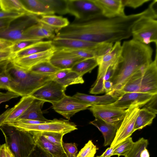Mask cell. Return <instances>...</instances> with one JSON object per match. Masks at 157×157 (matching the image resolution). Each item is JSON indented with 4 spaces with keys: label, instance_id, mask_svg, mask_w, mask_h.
<instances>
[{
    "label": "cell",
    "instance_id": "6f0895ef",
    "mask_svg": "<svg viewBox=\"0 0 157 157\" xmlns=\"http://www.w3.org/2000/svg\"><path fill=\"white\" fill-rule=\"evenodd\" d=\"M14 19V18H13ZM13 18H6L0 19V29L8 26Z\"/></svg>",
    "mask_w": 157,
    "mask_h": 157
},
{
    "label": "cell",
    "instance_id": "ab89813d",
    "mask_svg": "<svg viewBox=\"0 0 157 157\" xmlns=\"http://www.w3.org/2000/svg\"><path fill=\"white\" fill-rule=\"evenodd\" d=\"M47 140L55 144L63 147V138L64 134L54 132H40Z\"/></svg>",
    "mask_w": 157,
    "mask_h": 157
},
{
    "label": "cell",
    "instance_id": "1f68e13d",
    "mask_svg": "<svg viewBox=\"0 0 157 157\" xmlns=\"http://www.w3.org/2000/svg\"><path fill=\"white\" fill-rule=\"evenodd\" d=\"M54 14L64 15L68 13L67 0H42Z\"/></svg>",
    "mask_w": 157,
    "mask_h": 157
},
{
    "label": "cell",
    "instance_id": "681fc988",
    "mask_svg": "<svg viewBox=\"0 0 157 157\" xmlns=\"http://www.w3.org/2000/svg\"><path fill=\"white\" fill-rule=\"evenodd\" d=\"M71 69L60 70L53 75L52 79L57 80L64 77L70 71Z\"/></svg>",
    "mask_w": 157,
    "mask_h": 157
},
{
    "label": "cell",
    "instance_id": "8992f818",
    "mask_svg": "<svg viewBox=\"0 0 157 157\" xmlns=\"http://www.w3.org/2000/svg\"><path fill=\"white\" fill-rule=\"evenodd\" d=\"M155 6L151 11L138 20L131 29L132 39L149 45L154 43L157 46V13Z\"/></svg>",
    "mask_w": 157,
    "mask_h": 157
},
{
    "label": "cell",
    "instance_id": "5bb4252c",
    "mask_svg": "<svg viewBox=\"0 0 157 157\" xmlns=\"http://www.w3.org/2000/svg\"><path fill=\"white\" fill-rule=\"evenodd\" d=\"M66 88L56 81L51 79L31 95L35 98L52 104L58 101L66 95Z\"/></svg>",
    "mask_w": 157,
    "mask_h": 157
},
{
    "label": "cell",
    "instance_id": "11a10c76",
    "mask_svg": "<svg viewBox=\"0 0 157 157\" xmlns=\"http://www.w3.org/2000/svg\"><path fill=\"white\" fill-rule=\"evenodd\" d=\"M116 147V145L108 148L100 155L101 157H111L113 156V151Z\"/></svg>",
    "mask_w": 157,
    "mask_h": 157
},
{
    "label": "cell",
    "instance_id": "4dcf8cb0",
    "mask_svg": "<svg viewBox=\"0 0 157 157\" xmlns=\"http://www.w3.org/2000/svg\"><path fill=\"white\" fill-rule=\"evenodd\" d=\"M0 9L7 12L28 13L21 0H0Z\"/></svg>",
    "mask_w": 157,
    "mask_h": 157
},
{
    "label": "cell",
    "instance_id": "7c38bea8",
    "mask_svg": "<svg viewBox=\"0 0 157 157\" xmlns=\"http://www.w3.org/2000/svg\"><path fill=\"white\" fill-rule=\"evenodd\" d=\"M89 109L95 117L99 118L114 126L117 130L119 127L126 114V109L123 110L110 104L94 105Z\"/></svg>",
    "mask_w": 157,
    "mask_h": 157
},
{
    "label": "cell",
    "instance_id": "bcb514c9",
    "mask_svg": "<svg viewBox=\"0 0 157 157\" xmlns=\"http://www.w3.org/2000/svg\"><path fill=\"white\" fill-rule=\"evenodd\" d=\"M25 13L15 12H7L0 9V19L15 18Z\"/></svg>",
    "mask_w": 157,
    "mask_h": 157
},
{
    "label": "cell",
    "instance_id": "91938a15",
    "mask_svg": "<svg viewBox=\"0 0 157 157\" xmlns=\"http://www.w3.org/2000/svg\"><path fill=\"white\" fill-rule=\"evenodd\" d=\"M0 157H6L5 151V144L0 145Z\"/></svg>",
    "mask_w": 157,
    "mask_h": 157
},
{
    "label": "cell",
    "instance_id": "cb8c5ba5",
    "mask_svg": "<svg viewBox=\"0 0 157 157\" xmlns=\"http://www.w3.org/2000/svg\"><path fill=\"white\" fill-rule=\"evenodd\" d=\"M44 102L43 101L35 98L25 112L17 119H29L45 122L51 121L52 120L46 119L43 115L41 109Z\"/></svg>",
    "mask_w": 157,
    "mask_h": 157
},
{
    "label": "cell",
    "instance_id": "e575fe53",
    "mask_svg": "<svg viewBox=\"0 0 157 157\" xmlns=\"http://www.w3.org/2000/svg\"><path fill=\"white\" fill-rule=\"evenodd\" d=\"M134 142L130 136L116 145L113 155H121L124 157L127 155L132 148Z\"/></svg>",
    "mask_w": 157,
    "mask_h": 157
},
{
    "label": "cell",
    "instance_id": "db71d44e",
    "mask_svg": "<svg viewBox=\"0 0 157 157\" xmlns=\"http://www.w3.org/2000/svg\"><path fill=\"white\" fill-rule=\"evenodd\" d=\"M12 109L13 107L9 108L0 115V127L3 124L6 118L12 111Z\"/></svg>",
    "mask_w": 157,
    "mask_h": 157
},
{
    "label": "cell",
    "instance_id": "f35d334b",
    "mask_svg": "<svg viewBox=\"0 0 157 157\" xmlns=\"http://www.w3.org/2000/svg\"><path fill=\"white\" fill-rule=\"evenodd\" d=\"M98 149L90 140L80 150L76 157H94Z\"/></svg>",
    "mask_w": 157,
    "mask_h": 157
},
{
    "label": "cell",
    "instance_id": "6da1fadb",
    "mask_svg": "<svg viewBox=\"0 0 157 157\" xmlns=\"http://www.w3.org/2000/svg\"><path fill=\"white\" fill-rule=\"evenodd\" d=\"M150 11L148 7L141 12L122 17L109 18L102 16L85 21H74L58 30L55 38L113 44L131 36V29L133 25Z\"/></svg>",
    "mask_w": 157,
    "mask_h": 157
},
{
    "label": "cell",
    "instance_id": "c3c4849f",
    "mask_svg": "<svg viewBox=\"0 0 157 157\" xmlns=\"http://www.w3.org/2000/svg\"><path fill=\"white\" fill-rule=\"evenodd\" d=\"M13 56L10 48L0 50V60L11 59Z\"/></svg>",
    "mask_w": 157,
    "mask_h": 157
},
{
    "label": "cell",
    "instance_id": "277c9868",
    "mask_svg": "<svg viewBox=\"0 0 157 157\" xmlns=\"http://www.w3.org/2000/svg\"><path fill=\"white\" fill-rule=\"evenodd\" d=\"M155 59L145 70H140L134 75L122 89L113 96L119 98L127 92H138L157 94V49Z\"/></svg>",
    "mask_w": 157,
    "mask_h": 157
},
{
    "label": "cell",
    "instance_id": "816d5d0a",
    "mask_svg": "<svg viewBox=\"0 0 157 157\" xmlns=\"http://www.w3.org/2000/svg\"><path fill=\"white\" fill-rule=\"evenodd\" d=\"M11 59L0 60V74L6 71Z\"/></svg>",
    "mask_w": 157,
    "mask_h": 157
},
{
    "label": "cell",
    "instance_id": "2e32d148",
    "mask_svg": "<svg viewBox=\"0 0 157 157\" xmlns=\"http://www.w3.org/2000/svg\"><path fill=\"white\" fill-rule=\"evenodd\" d=\"M155 95L145 93L125 92L115 102L110 105L123 110H126L134 105H138L141 107L145 105Z\"/></svg>",
    "mask_w": 157,
    "mask_h": 157
},
{
    "label": "cell",
    "instance_id": "7a4b0ae2",
    "mask_svg": "<svg viewBox=\"0 0 157 157\" xmlns=\"http://www.w3.org/2000/svg\"><path fill=\"white\" fill-rule=\"evenodd\" d=\"M122 45L121 59L117 64L110 80L113 95L121 90L136 73L146 69L153 61V50L149 45L132 39L124 41Z\"/></svg>",
    "mask_w": 157,
    "mask_h": 157
},
{
    "label": "cell",
    "instance_id": "603a6c76",
    "mask_svg": "<svg viewBox=\"0 0 157 157\" xmlns=\"http://www.w3.org/2000/svg\"><path fill=\"white\" fill-rule=\"evenodd\" d=\"M35 98L31 95L22 97L19 101L13 107L12 111L6 118L3 124L13 122L19 118L27 110Z\"/></svg>",
    "mask_w": 157,
    "mask_h": 157
},
{
    "label": "cell",
    "instance_id": "f5cc1de1",
    "mask_svg": "<svg viewBox=\"0 0 157 157\" xmlns=\"http://www.w3.org/2000/svg\"><path fill=\"white\" fill-rule=\"evenodd\" d=\"M113 84L110 80L104 81L103 82V91L106 94H108L110 92L112 89Z\"/></svg>",
    "mask_w": 157,
    "mask_h": 157
},
{
    "label": "cell",
    "instance_id": "ffe728a7",
    "mask_svg": "<svg viewBox=\"0 0 157 157\" xmlns=\"http://www.w3.org/2000/svg\"><path fill=\"white\" fill-rule=\"evenodd\" d=\"M57 30L40 22L32 26L26 31V36L30 39L43 40L54 38Z\"/></svg>",
    "mask_w": 157,
    "mask_h": 157
},
{
    "label": "cell",
    "instance_id": "d6a6232c",
    "mask_svg": "<svg viewBox=\"0 0 157 157\" xmlns=\"http://www.w3.org/2000/svg\"><path fill=\"white\" fill-rule=\"evenodd\" d=\"M30 70L37 74L52 75L60 69L55 67L48 61L42 62L35 65Z\"/></svg>",
    "mask_w": 157,
    "mask_h": 157
},
{
    "label": "cell",
    "instance_id": "e0dca14e",
    "mask_svg": "<svg viewBox=\"0 0 157 157\" xmlns=\"http://www.w3.org/2000/svg\"><path fill=\"white\" fill-rule=\"evenodd\" d=\"M55 51V49L53 47L42 52L20 58L11 59V62L18 67L30 70L33 67L40 63L49 61Z\"/></svg>",
    "mask_w": 157,
    "mask_h": 157
},
{
    "label": "cell",
    "instance_id": "6125c7cd",
    "mask_svg": "<svg viewBox=\"0 0 157 157\" xmlns=\"http://www.w3.org/2000/svg\"><path fill=\"white\" fill-rule=\"evenodd\" d=\"M95 157H101L100 156H97Z\"/></svg>",
    "mask_w": 157,
    "mask_h": 157
},
{
    "label": "cell",
    "instance_id": "d4e9b609",
    "mask_svg": "<svg viewBox=\"0 0 157 157\" xmlns=\"http://www.w3.org/2000/svg\"><path fill=\"white\" fill-rule=\"evenodd\" d=\"M73 96L91 105H109L114 103L118 99L108 94L102 96H96L77 92Z\"/></svg>",
    "mask_w": 157,
    "mask_h": 157
},
{
    "label": "cell",
    "instance_id": "8fae6325",
    "mask_svg": "<svg viewBox=\"0 0 157 157\" xmlns=\"http://www.w3.org/2000/svg\"><path fill=\"white\" fill-rule=\"evenodd\" d=\"M68 13L75 17L74 21L82 22L103 16L93 0H67Z\"/></svg>",
    "mask_w": 157,
    "mask_h": 157
},
{
    "label": "cell",
    "instance_id": "836d02e7",
    "mask_svg": "<svg viewBox=\"0 0 157 157\" xmlns=\"http://www.w3.org/2000/svg\"><path fill=\"white\" fill-rule=\"evenodd\" d=\"M55 50H59L74 57L84 59L91 58H97L98 57L96 52L88 50L68 48H60Z\"/></svg>",
    "mask_w": 157,
    "mask_h": 157
},
{
    "label": "cell",
    "instance_id": "ee69618b",
    "mask_svg": "<svg viewBox=\"0 0 157 157\" xmlns=\"http://www.w3.org/2000/svg\"><path fill=\"white\" fill-rule=\"evenodd\" d=\"M29 157H54L44 151L38 146L35 147Z\"/></svg>",
    "mask_w": 157,
    "mask_h": 157
},
{
    "label": "cell",
    "instance_id": "94428289",
    "mask_svg": "<svg viewBox=\"0 0 157 157\" xmlns=\"http://www.w3.org/2000/svg\"><path fill=\"white\" fill-rule=\"evenodd\" d=\"M140 157H150L149 152L147 148H145L141 152Z\"/></svg>",
    "mask_w": 157,
    "mask_h": 157
},
{
    "label": "cell",
    "instance_id": "e7e4bbea",
    "mask_svg": "<svg viewBox=\"0 0 157 157\" xmlns=\"http://www.w3.org/2000/svg\"></svg>",
    "mask_w": 157,
    "mask_h": 157
},
{
    "label": "cell",
    "instance_id": "d6986e66",
    "mask_svg": "<svg viewBox=\"0 0 157 157\" xmlns=\"http://www.w3.org/2000/svg\"><path fill=\"white\" fill-rule=\"evenodd\" d=\"M32 135L36 145L54 157H68L63 147L52 143L46 139L39 132H29Z\"/></svg>",
    "mask_w": 157,
    "mask_h": 157
},
{
    "label": "cell",
    "instance_id": "3957f363",
    "mask_svg": "<svg viewBox=\"0 0 157 157\" xmlns=\"http://www.w3.org/2000/svg\"><path fill=\"white\" fill-rule=\"evenodd\" d=\"M6 71L10 78V87L8 91L13 92L21 97L31 95L52 79L53 75H45L35 73L30 70L15 65L11 61Z\"/></svg>",
    "mask_w": 157,
    "mask_h": 157
},
{
    "label": "cell",
    "instance_id": "8d00e7d4",
    "mask_svg": "<svg viewBox=\"0 0 157 157\" xmlns=\"http://www.w3.org/2000/svg\"><path fill=\"white\" fill-rule=\"evenodd\" d=\"M148 141L147 139L141 138L134 142L133 146L126 156L124 157H140L142 151L147 148Z\"/></svg>",
    "mask_w": 157,
    "mask_h": 157
},
{
    "label": "cell",
    "instance_id": "4316f807",
    "mask_svg": "<svg viewBox=\"0 0 157 157\" xmlns=\"http://www.w3.org/2000/svg\"><path fill=\"white\" fill-rule=\"evenodd\" d=\"M52 48V40L48 41L41 40L14 54L11 59L20 58L42 52Z\"/></svg>",
    "mask_w": 157,
    "mask_h": 157
},
{
    "label": "cell",
    "instance_id": "30bf717a",
    "mask_svg": "<svg viewBox=\"0 0 157 157\" xmlns=\"http://www.w3.org/2000/svg\"><path fill=\"white\" fill-rule=\"evenodd\" d=\"M52 41L55 49L68 48L86 50L96 52L98 57L109 51L113 44L97 43L75 39L54 38Z\"/></svg>",
    "mask_w": 157,
    "mask_h": 157
},
{
    "label": "cell",
    "instance_id": "83f0119b",
    "mask_svg": "<svg viewBox=\"0 0 157 157\" xmlns=\"http://www.w3.org/2000/svg\"><path fill=\"white\" fill-rule=\"evenodd\" d=\"M156 116V114L146 107L140 109L135 123V130H141L151 124Z\"/></svg>",
    "mask_w": 157,
    "mask_h": 157
},
{
    "label": "cell",
    "instance_id": "f546056e",
    "mask_svg": "<svg viewBox=\"0 0 157 157\" xmlns=\"http://www.w3.org/2000/svg\"><path fill=\"white\" fill-rule=\"evenodd\" d=\"M96 58H91L84 59L75 64L71 70L82 76L87 73L91 72L98 66Z\"/></svg>",
    "mask_w": 157,
    "mask_h": 157
},
{
    "label": "cell",
    "instance_id": "7dc6e473",
    "mask_svg": "<svg viewBox=\"0 0 157 157\" xmlns=\"http://www.w3.org/2000/svg\"><path fill=\"white\" fill-rule=\"evenodd\" d=\"M157 95L154 96L153 98L145 105L146 107H145L156 114L157 111L156 109Z\"/></svg>",
    "mask_w": 157,
    "mask_h": 157
},
{
    "label": "cell",
    "instance_id": "ac0fdd59",
    "mask_svg": "<svg viewBox=\"0 0 157 157\" xmlns=\"http://www.w3.org/2000/svg\"><path fill=\"white\" fill-rule=\"evenodd\" d=\"M101 10L103 17L114 18L126 15L122 0H93Z\"/></svg>",
    "mask_w": 157,
    "mask_h": 157
},
{
    "label": "cell",
    "instance_id": "680465c9",
    "mask_svg": "<svg viewBox=\"0 0 157 157\" xmlns=\"http://www.w3.org/2000/svg\"><path fill=\"white\" fill-rule=\"evenodd\" d=\"M5 151L6 157H15L6 143L5 144Z\"/></svg>",
    "mask_w": 157,
    "mask_h": 157
},
{
    "label": "cell",
    "instance_id": "60d3db41",
    "mask_svg": "<svg viewBox=\"0 0 157 157\" xmlns=\"http://www.w3.org/2000/svg\"><path fill=\"white\" fill-rule=\"evenodd\" d=\"M63 149L68 157H76L77 154L78 149L76 144L75 143H63Z\"/></svg>",
    "mask_w": 157,
    "mask_h": 157
},
{
    "label": "cell",
    "instance_id": "f1b7e54d",
    "mask_svg": "<svg viewBox=\"0 0 157 157\" xmlns=\"http://www.w3.org/2000/svg\"><path fill=\"white\" fill-rule=\"evenodd\" d=\"M39 21L57 29V31L67 27L70 24L67 18L54 14L41 16Z\"/></svg>",
    "mask_w": 157,
    "mask_h": 157
},
{
    "label": "cell",
    "instance_id": "d590c367",
    "mask_svg": "<svg viewBox=\"0 0 157 157\" xmlns=\"http://www.w3.org/2000/svg\"><path fill=\"white\" fill-rule=\"evenodd\" d=\"M56 81L66 88L71 85L82 84L84 82L82 76L71 70L64 77Z\"/></svg>",
    "mask_w": 157,
    "mask_h": 157
},
{
    "label": "cell",
    "instance_id": "9a60e30c",
    "mask_svg": "<svg viewBox=\"0 0 157 157\" xmlns=\"http://www.w3.org/2000/svg\"><path fill=\"white\" fill-rule=\"evenodd\" d=\"M52 104V108L56 112L69 120L76 113L91 106L73 96L66 95L60 101Z\"/></svg>",
    "mask_w": 157,
    "mask_h": 157
},
{
    "label": "cell",
    "instance_id": "be15d7a7",
    "mask_svg": "<svg viewBox=\"0 0 157 157\" xmlns=\"http://www.w3.org/2000/svg\"><path fill=\"white\" fill-rule=\"evenodd\" d=\"M119 156H118V157H119Z\"/></svg>",
    "mask_w": 157,
    "mask_h": 157
},
{
    "label": "cell",
    "instance_id": "f907efd6",
    "mask_svg": "<svg viewBox=\"0 0 157 157\" xmlns=\"http://www.w3.org/2000/svg\"><path fill=\"white\" fill-rule=\"evenodd\" d=\"M117 64L114 66H110L108 69L103 79L104 81H108L112 78Z\"/></svg>",
    "mask_w": 157,
    "mask_h": 157
},
{
    "label": "cell",
    "instance_id": "44dd1931",
    "mask_svg": "<svg viewBox=\"0 0 157 157\" xmlns=\"http://www.w3.org/2000/svg\"><path fill=\"white\" fill-rule=\"evenodd\" d=\"M83 59H84L74 57L55 49L49 61L53 65L60 70L71 69L75 64Z\"/></svg>",
    "mask_w": 157,
    "mask_h": 157
},
{
    "label": "cell",
    "instance_id": "f6af8a7d",
    "mask_svg": "<svg viewBox=\"0 0 157 157\" xmlns=\"http://www.w3.org/2000/svg\"><path fill=\"white\" fill-rule=\"evenodd\" d=\"M19 96L17 94L8 91L6 93L0 92V104L2 103L8 101L12 99L17 98Z\"/></svg>",
    "mask_w": 157,
    "mask_h": 157
},
{
    "label": "cell",
    "instance_id": "484cf974",
    "mask_svg": "<svg viewBox=\"0 0 157 157\" xmlns=\"http://www.w3.org/2000/svg\"><path fill=\"white\" fill-rule=\"evenodd\" d=\"M26 11L39 17L54 15L42 0H21Z\"/></svg>",
    "mask_w": 157,
    "mask_h": 157
},
{
    "label": "cell",
    "instance_id": "ba28073f",
    "mask_svg": "<svg viewBox=\"0 0 157 157\" xmlns=\"http://www.w3.org/2000/svg\"><path fill=\"white\" fill-rule=\"evenodd\" d=\"M122 45L121 42L113 44L111 50L106 54L97 57L98 66L97 78L90 93L98 94L103 93V79L108 68L117 64L121 59Z\"/></svg>",
    "mask_w": 157,
    "mask_h": 157
},
{
    "label": "cell",
    "instance_id": "9f6ffc18",
    "mask_svg": "<svg viewBox=\"0 0 157 157\" xmlns=\"http://www.w3.org/2000/svg\"><path fill=\"white\" fill-rule=\"evenodd\" d=\"M13 43L0 39V50L10 48Z\"/></svg>",
    "mask_w": 157,
    "mask_h": 157
},
{
    "label": "cell",
    "instance_id": "74e56055",
    "mask_svg": "<svg viewBox=\"0 0 157 157\" xmlns=\"http://www.w3.org/2000/svg\"><path fill=\"white\" fill-rule=\"evenodd\" d=\"M41 40H29L19 41L13 43L10 48L13 55Z\"/></svg>",
    "mask_w": 157,
    "mask_h": 157
},
{
    "label": "cell",
    "instance_id": "5b68a950",
    "mask_svg": "<svg viewBox=\"0 0 157 157\" xmlns=\"http://www.w3.org/2000/svg\"><path fill=\"white\" fill-rule=\"evenodd\" d=\"M0 129L4 136L6 144L15 157H29L36 144L29 132L20 130L3 124Z\"/></svg>",
    "mask_w": 157,
    "mask_h": 157
},
{
    "label": "cell",
    "instance_id": "52a82bcc",
    "mask_svg": "<svg viewBox=\"0 0 157 157\" xmlns=\"http://www.w3.org/2000/svg\"><path fill=\"white\" fill-rule=\"evenodd\" d=\"M39 16L29 13L13 19L8 26L0 29V39L13 43L31 40L26 36V31L39 22Z\"/></svg>",
    "mask_w": 157,
    "mask_h": 157
},
{
    "label": "cell",
    "instance_id": "7402d4cb",
    "mask_svg": "<svg viewBox=\"0 0 157 157\" xmlns=\"http://www.w3.org/2000/svg\"><path fill=\"white\" fill-rule=\"evenodd\" d=\"M89 123L96 127L102 133L104 139L103 146H110L116 136V128L113 125L96 117Z\"/></svg>",
    "mask_w": 157,
    "mask_h": 157
},
{
    "label": "cell",
    "instance_id": "b9f144b4",
    "mask_svg": "<svg viewBox=\"0 0 157 157\" xmlns=\"http://www.w3.org/2000/svg\"><path fill=\"white\" fill-rule=\"evenodd\" d=\"M124 7L127 6L134 9L137 8L151 0H122Z\"/></svg>",
    "mask_w": 157,
    "mask_h": 157
},
{
    "label": "cell",
    "instance_id": "7bdbcfd3",
    "mask_svg": "<svg viewBox=\"0 0 157 157\" xmlns=\"http://www.w3.org/2000/svg\"><path fill=\"white\" fill-rule=\"evenodd\" d=\"M10 82V78L6 71L0 74V89L8 90Z\"/></svg>",
    "mask_w": 157,
    "mask_h": 157
},
{
    "label": "cell",
    "instance_id": "4fadbf2b",
    "mask_svg": "<svg viewBox=\"0 0 157 157\" xmlns=\"http://www.w3.org/2000/svg\"><path fill=\"white\" fill-rule=\"evenodd\" d=\"M140 107L138 105L131 106L126 109L125 116L110 147L114 146L131 136L135 131V123Z\"/></svg>",
    "mask_w": 157,
    "mask_h": 157
},
{
    "label": "cell",
    "instance_id": "9c48e42d",
    "mask_svg": "<svg viewBox=\"0 0 157 157\" xmlns=\"http://www.w3.org/2000/svg\"><path fill=\"white\" fill-rule=\"evenodd\" d=\"M21 131L29 132H54L65 135L77 129L75 123L69 120L54 119L51 121L39 124H31L19 123L16 121L6 124Z\"/></svg>",
    "mask_w": 157,
    "mask_h": 157
}]
</instances>
